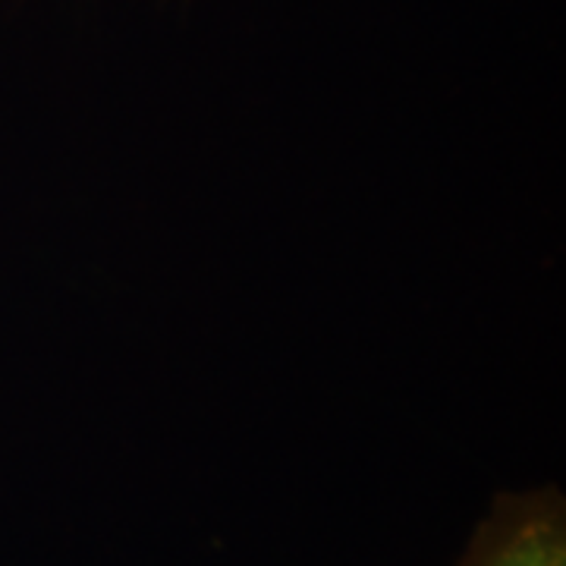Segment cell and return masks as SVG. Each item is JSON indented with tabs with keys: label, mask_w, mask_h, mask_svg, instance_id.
Listing matches in <instances>:
<instances>
[{
	"label": "cell",
	"mask_w": 566,
	"mask_h": 566,
	"mask_svg": "<svg viewBox=\"0 0 566 566\" xmlns=\"http://www.w3.org/2000/svg\"><path fill=\"white\" fill-rule=\"evenodd\" d=\"M457 566H566V501L560 488L497 494Z\"/></svg>",
	"instance_id": "6da1fadb"
}]
</instances>
